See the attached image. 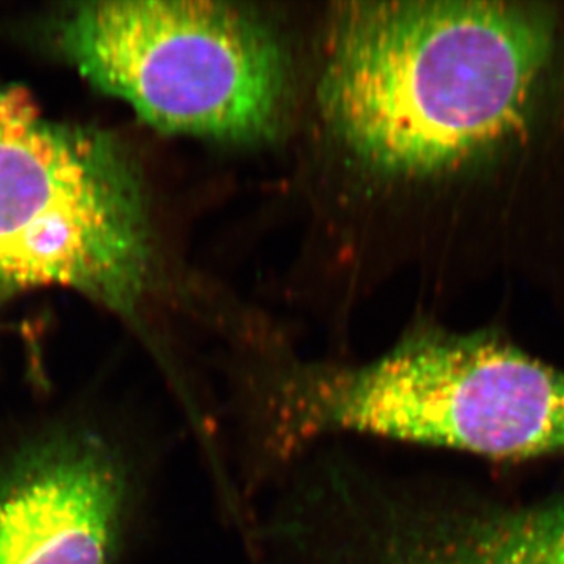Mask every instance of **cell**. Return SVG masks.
Returning <instances> with one entry per match:
<instances>
[{
	"instance_id": "6",
	"label": "cell",
	"mask_w": 564,
	"mask_h": 564,
	"mask_svg": "<svg viewBox=\"0 0 564 564\" xmlns=\"http://www.w3.org/2000/svg\"><path fill=\"white\" fill-rule=\"evenodd\" d=\"M281 543L311 564H564V497L455 499L323 464L296 486Z\"/></svg>"
},
{
	"instance_id": "7",
	"label": "cell",
	"mask_w": 564,
	"mask_h": 564,
	"mask_svg": "<svg viewBox=\"0 0 564 564\" xmlns=\"http://www.w3.org/2000/svg\"><path fill=\"white\" fill-rule=\"evenodd\" d=\"M7 295H9V292L3 291V289H0V303H2L3 300H6Z\"/></svg>"
},
{
	"instance_id": "5",
	"label": "cell",
	"mask_w": 564,
	"mask_h": 564,
	"mask_svg": "<svg viewBox=\"0 0 564 564\" xmlns=\"http://www.w3.org/2000/svg\"><path fill=\"white\" fill-rule=\"evenodd\" d=\"M370 436L491 458L564 455V372L491 333L421 329L367 364Z\"/></svg>"
},
{
	"instance_id": "3",
	"label": "cell",
	"mask_w": 564,
	"mask_h": 564,
	"mask_svg": "<svg viewBox=\"0 0 564 564\" xmlns=\"http://www.w3.org/2000/svg\"><path fill=\"white\" fill-rule=\"evenodd\" d=\"M84 76L163 132L269 139L289 104L288 54L243 7L206 0L82 3L62 25Z\"/></svg>"
},
{
	"instance_id": "2",
	"label": "cell",
	"mask_w": 564,
	"mask_h": 564,
	"mask_svg": "<svg viewBox=\"0 0 564 564\" xmlns=\"http://www.w3.org/2000/svg\"><path fill=\"white\" fill-rule=\"evenodd\" d=\"M150 272L143 193L120 144L0 87V289L62 285L132 315Z\"/></svg>"
},
{
	"instance_id": "1",
	"label": "cell",
	"mask_w": 564,
	"mask_h": 564,
	"mask_svg": "<svg viewBox=\"0 0 564 564\" xmlns=\"http://www.w3.org/2000/svg\"><path fill=\"white\" fill-rule=\"evenodd\" d=\"M554 43L540 3H337L318 102L352 158L393 176L455 172L524 135Z\"/></svg>"
},
{
	"instance_id": "4",
	"label": "cell",
	"mask_w": 564,
	"mask_h": 564,
	"mask_svg": "<svg viewBox=\"0 0 564 564\" xmlns=\"http://www.w3.org/2000/svg\"><path fill=\"white\" fill-rule=\"evenodd\" d=\"M144 496L139 437L106 389L0 417V564H128Z\"/></svg>"
}]
</instances>
